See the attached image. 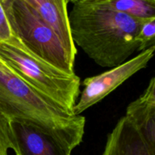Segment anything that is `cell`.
I'll return each instance as SVG.
<instances>
[{"label": "cell", "mask_w": 155, "mask_h": 155, "mask_svg": "<svg viewBox=\"0 0 155 155\" xmlns=\"http://www.w3.org/2000/svg\"><path fill=\"white\" fill-rule=\"evenodd\" d=\"M2 3L14 34L30 53L67 74H75V60L25 0H2Z\"/></svg>", "instance_id": "cell-4"}, {"label": "cell", "mask_w": 155, "mask_h": 155, "mask_svg": "<svg viewBox=\"0 0 155 155\" xmlns=\"http://www.w3.org/2000/svg\"><path fill=\"white\" fill-rule=\"evenodd\" d=\"M8 123L9 120L0 110V155H8V150L12 148Z\"/></svg>", "instance_id": "cell-12"}, {"label": "cell", "mask_w": 155, "mask_h": 155, "mask_svg": "<svg viewBox=\"0 0 155 155\" xmlns=\"http://www.w3.org/2000/svg\"><path fill=\"white\" fill-rule=\"evenodd\" d=\"M102 155H155L139 130L124 116L107 136Z\"/></svg>", "instance_id": "cell-8"}, {"label": "cell", "mask_w": 155, "mask_h": 155, "mask_svg": "<svg viewBox=\"0 0 155 155\" xmlns=\"http://www.w3.org/2000/svg\"><path fill=\"white\" fill-rule=\"evenodd\" d=\"M17 38L8 20L2 0H0V42H8Z\"/></svg>", "instance_id": "cell-13"}, {"label": "cell", "mask_w": 155, "mask_h": 155, "mask_svg": "<svg viewBox=\"0 0 155 155\" xmlns=\"http://www.w3.org/2000/svg\"><path fill=\"white\" fill-rule=\"evenodd\" d=\"M107 7L135 18L155 17V0H102Z\"/></svg>", "instance_id": "cell-10"}, {"label": "cell", "mask_w": 155, "mask_h": 155, "mask_svg": "<svg viewBox=\"0 0 155 155\" xmlns=\"http://www.w3.org/2000/svg\"><path fill=\"white\" fill-rule=\"evenodd\" d=\"M11 149L16 155H71L70 148L31 123H8Z\"/></svg>", "instance_id": "cell-6"}, {"label": "cell", "mask_w": 155, "mask_h": 155, "mask_svg": "<svg viewBox=\"0 0 155 155\" xmlns=\"http://www.w3.org/2000/svg\"><path fill=\"white\" fill-rule=\"evenodd\" d=\"M36 16L58 37L71 58L77 48L73 41L68 5L70 0H25Z\"/></svg>", "instance_id": "cell-7"}, {"label": "cell", "mask_w": 155, "mask_h": 155, "mask_svg": "<svg viewBox=\"0 0 155 155\" xmlns=\"http://www.w3.org/2000/svg\"><path fill=\"white\" fill-rule=\"evenodd\" d=\"M0 60L35 90L73 113L81 85L77 74H67L37 58L17 38L0 42Z\"/></svg>", "instance_id": "cell-3"}, {"label": "cell", "mask_w": 155, "mask_h": 155, "mask_svg": "<svg viewBox=\"0 0 155 155\" xmlns=\"http://www.w3.org/2000/svg\"><path fill=\"white\" fill-rule=\"evenodd\" d=\"M154 51L155 45L142 51L119 66L110 68L109 71L98 75L85 79L83 82V89L81 95L73 108L74 114L80 115L101 101L132 76L146 68L154 57Z\"/></svg>", "instance_id": "cell-5"}, {"label": "cell", "mask_w": 155, "mask_h": 155, "mask_svg": "<svg viewBox=\"0 0 155 155\" xmlns=\"http://www.w3.org/2000/svg\"><path fill=\"white\" fill-rule=\"evenodd\" d=\"M136 41L138 44L137 51H144L155 44V17L140 19L139 29Z\"/></svg>", "instance_id": "cell-11"}, {"label": "cell", "mask_w": 155, "mask_h": 155, "mask_svg": "<svg viewBox=\"0 0 155 155\" xmlns=\"http://www.w3.org/2000/svg\"><path fill=\"white\" fill-rule=\"evenodd\" d=\"M126 117L136 127L147 143L155 149V78L152 77L143 93L130 103Z\"/></svg>", "instance_id": "cell-9"}, {"label": "cell", "mask_w": 155, "mask_h": 155, "mask_svg": "<svg viewBox=\"0 0 155 155\" xmlns=\"http://www.w3.org/2000/svg\"><path fill=\"white\" fill-rule=\"evenodd\" d=\"M0 110L8 120L31 123L73 151L82 143L86 118L35 90L0 60Z\"/></svg>", "instance_id": "cell-2"}, {"label": "cell", "mask_w": 155, "mask_h": 155, "mask_svg": "<svg viewBox=\"0 0 155 155\" xmlns=\"http://www.w3.org/2000/svg\"><path fill=\"white\" fill-rule=\"evenodd\" d=\"M70 3L73 5L69 13L73 41L97 64L115 68L137 51L140 19L111 9L102 0Z\"/></svg>", "instance_id": "cell-1"}]
</instances>
